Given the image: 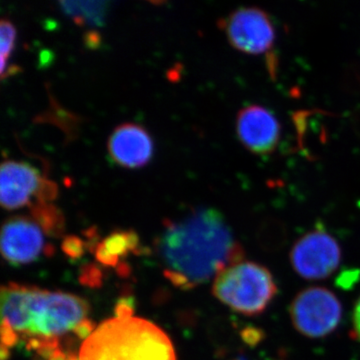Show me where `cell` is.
<instances>
[{
    "instance_id": "30bf717a",
    "label": "cell",
    "mask_w": 360,
    "mask_h": 360,
    "mask_svg": "<svg viewBox=\"0 0 360 360\" xmlns=\"http://www.w3.org/2000/svg\"><path fill=\"white\" fill-rule=\"evenodd\" d=\"M239 141L251 153H271L281 139V123L272 111L259 104H251L239 111L236 117Z\"/></svg>"
},
{
    "instance_id": "5bb4252c",
    "label": "cell",
    "mask_w": 360,
    "mask_h": 360,
    "mask_svg": "<svg viewBox=\"0 0 360 360\" xmlns=\"http://www.w3.org/2000/svg\"><path fill=\"white\" fill-rule=\"evenodd\" d=\"M352 335L355 340L360 342V296L355 302L354 312H352Z\"/></svg>"
},
{
    "instance_id": "8fae6325",
    "label": "cell",
    "mask_w": 360,
    "mask_h": 360,
    "mask_svg": "<svg viewBox=\"0 0 360 360\" xmlns=\"http://www.w3.org/2000/svg\"><path fill=\"white\" fill-rule=\"evenodd\" d=\"M108 149L116 165L135 169L150 162L155 153V143L148 130L141 125L125 122L116 127L110 134Z\"/></svg>"
},
{
    "instance_id": "7c38bea8",
    "label": "cell",
    "mask_w": 360,
    "mask_h": 360,
    "mask_svg": "<svg viewBox=\"0 0 360 360\" xmlns=\"http://www.w3.org/2000/svg\"><path fill=\"white\" fill-rule=\"evenodd\" d=\"M59 9L75 25L82 27H103L110 11L108 1H59Z\"/></svg>"
},
{
    "instance_id": "9a60e30c",
    "label": "cell",
    "mask_w": 360,
    "mask_h": 360,
    "mask_svg": "<svg viewBox=\"0 0 360 360\" xmlns=\"http://www.w3.org/2000/svg\"><path fill=\"white\" fill-rule=\"evenodd\" d=\"M248 343H257L262 340V336L257 330H248V335H243Z\"/></svg>"
},
{
    "instance_id": "ba28073f",
    "label": "cell",
    "mask_w": 360,
    "mask_h": 360,
    "mask_svg": "<svg viewBox=\"0 0 360 360\" xmlns=\"http://www.w3.org/2000/svg\"><path fill=\"white\" fill-rule=\"evenodd\" d=\"M229 44L243 53L264 54L276 44V26L264 9L239 7L219 22Z\"/></svg>"
},
{
    "instance_id": "5b68a950",
    "label": "cell",
    "mask_w": 360,
    "mask_h": 360,
    "mask_svg": "<svg viewBox=\"0 0 360 360\" xmlns=\"http://www.w3.org/2000/svg\"><path fill=\"white\" fill-rule=\"evenodd\" d=\"M58 186L25 161L6 160L0 167V202L6 210L52 203Z\"/></svg>"
},
{
    "instance_id": "9c48e42d",
    "label": "cell",
    "mask_w": 360,
    "mask_h": 360,
    "mask_svg": "<svg viewBox=\"0 0 360 360\" xmlns=\"http://www.w3.org/2000/svg\"><path fill=\"white\" fill-rule=\"evenodd\" d=\"M44 229L32 217L6 219L1 229V253L13 266L37 262L47 248Z\"/></svg>"
},
{
    "instance_id": "3957f363",
    "label": "cell",
    "mask_w": 360,
    "mask_h": 360,
    "mask_svg": "<svg viewBox=\"0 0 360 360\" xmlns=\"http://www.w3.org/2000/svg\"><path fill=\"white\" fill-rule=\"evenodd\" d=\"M78 360H176L174 345L153 322L120 314L90 333Z\"/></svg>"
},
{
    "instance_id": "277c9868",
    "label": "cell",
    "mask_w": 360,
    "mask_h": 360,
    "mask_svg": "<svg viewBox=\"0 0 360 360\" xmlns=\"http://www.w3.org/2000/svg\"><path fill=\"white\" fill-rule=\"evenodd\" d=\"M212 292L233 311L258 316L274 302L278 288L266 266L243 259L220 272L213 281Z\"/></svg>"
},
{
    "instance_id": "4fadbf2b",
    "label": "cell",
    "mask_w": 360,
    "mask_h": 360,
    "mask_svg": "<svg viewBox=\"0 0 360 360\" xmlns=\"http://www.w3.org/2000/svg\"><path fill=\"white\" fill-rule=\"evenodd\" d=\"M16 39L18 32L15 26L7 18H2L0 21V73L2 80L13 77L20 71V68L13 65L11 61L15 49Z\"/></svg>"
},
{
    "instance_id": "6da1fadb",
    "label": "cell",
    "mask_w": 360,
    "mask_h": 360,
    "mask_svg": "<svg viewBox=\"0 0 360 360\" xmlns=\"http://www.w3.org/2000/svg\"><path fill=\"white\" fill-rule=\"evenodd\" d=\"M165 276L175 285L193 288L245 259V250L222 213L196 208L168 220L156 241Z\"/></svg>"
},
{
    "instance_id": "52a82bcc",
    "label": "cell",
    "mask_w": 360,
    "mask_h": 360,
    "mask_svg": "<svg viewBox=\"0 0 360 360\" xmlns=\"http://www.w3.org/2000/svg\"><path fill=\"white\" fill-rule=\"evenodd\" d=\"M338 241L322 226L307 232L291 248L290 262L296 274L307 281L333 276L341 262Z\"/></svg>"
},
{
    "instance_id": "7a4b0ae2",
    "label": "cell",
    "mask_w": 360,
    "mask_h": 360,
    "mask_svg": "<svg viewBox=\"0 0 360 360\" xmlns=\"http://www.w3.org/2000/svg\"><path fill=\"white\" fill-rule=\"evenodd\" d=\"M87 315L89 304L77 295L8 284L1 290L2 345L13 347L25 336L30 347L52 359L60 336L90 335Z\"/></svg>"
},
{
    "instance_id": "8992f818",
    "label": "cell",
    "mask_w": 360,
    "mask_h": 360,
    "mask_svg": "<svg viewBox=\"0 0 360 360\" xmlns=\"http://www.w3.org/2000/svg\"><path fill=\"white\" fill-rule=\"evenodd\" d=\"M293 328L309 338H326L340 326L342 304L335 292L321 286L303 290L290 307Z\"/></svg>"
}]
</instances>
